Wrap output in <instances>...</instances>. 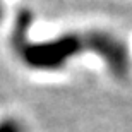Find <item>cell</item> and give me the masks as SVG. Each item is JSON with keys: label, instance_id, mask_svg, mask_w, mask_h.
<instances>
[{"label": "cell", "instance_id": "cell-3", "mask_svg": "<svg viewBox=\"0 0 132 132\" xmlns=\"http://www.w3.org/2000/svg\"><path fill=\"white\" fill-rule=\"evenodd\" d=\"M0 132H28V125L17 115L0 117Z\"/></svg>", "mask_w": 132, "mask_h": 132}, {"label": "cell", "instance_id": "cell-1", "mask_svg": "<svg viewBox=\"0 0 132 132\" xmlns=\"http://www.w3.org/2000/svg\"><path fill=\"white\" fill-rule=\"evenodd\" d=\"M82 53H86L84 31H62L43 39L15 43V55L22 67L39 74L62 72Z\"/></svg>", "mask_w": 132, "mask_h": 132}, {"label": "cell", "instance_id": "cell-2", "mask_svg": "<svg viewBox=\"0 0 132 132\" xmlns=\"http://www.w3.org/2000/svg\"><path fill=\"white\" fill-rule=\"evenodd\" d=\"M86 53L100 59L108 72L117 79L129 77L132 69L129 45L118 34L106 29H86L84 31Z\"/></svg>", "mask_w": 132, "mask_h": 132}]
</instances>
